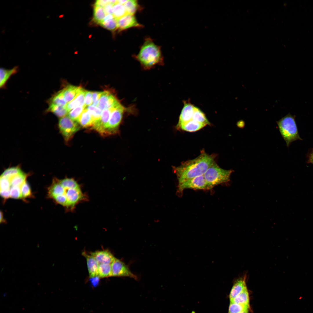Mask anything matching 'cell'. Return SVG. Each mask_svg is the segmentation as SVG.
<instances>
[{"mask_svg":"<svg viewBox=\"0 0 313 313\" xmlns=\"http://www.w3.org/2000/svg\"><path fill=\"white\" fill-rule=\"evenodd\" d=\"M21 171L19 167L9 168L5 170L1 176L9 178L19 173Z\"/></svg>","mask_w":313,"mask_h":313,"instance_id":"34","label":"cell"},{"mask_svg":"<svg viewBox=\"0 0 313 313\" xmlns=\"http://www.w3.org/2000/svg\"><path fill=\"white\" fill-rule=\"evenodd\" d=\"M21 187L19 186L10 187L9 189L10 197L15 199L22 198L21 192Z\"/></svg>","mask_w":313,"mask_h":313,"instance_id":"36","label":"cell"},{"mask_svg":"<svg viewBox=\"0 0 313 313\" xmlns=\"http://www.w3.org/2000/svg\"><path fill=\"white\" fill-rule=\"evenodd\" d=\"M114 1L113 0H97L95 2V6H98L104 7L108 4L113 5Z\"/></svg>","mask_w":313,"mask_h":313,"instance_id":"41","label":"cell"},{"mask_svg":"<svg viewBox=\"0 0 313 313\" xmlns=\"http://www.w3.org/2000/svg\"><path fill=\"white\" fill-rule=\"evenodd\" d=\"M114 5L108 4L104 7V10L106 15L113 14V6Z\"/></svg>","mask_w":313,"mask_h":313,"instance_id":"42","label":"cell"},{"mask_svg":"<svg viewBox=\"0 0 313 313\" xmlns=\"http://www.w3.org/2000/svg\"><path fill=\"white\" fill-rule=\"evenodd\" d=\"M83 89L81 87L72 85H68L63 89L62 90L67 103L74 99Z\"/></svg>","mask_w":313,"mask_h":313,"instance_id":"16","label":"cell"},{"mask_svg":"<svg viewBox=\"0 0 313 313\" xmlns=\"http://www.w3.org/2000/svg\"><path fill=\"white\" fill-rule=\"evenodd\" d=\"M92 92L85 90V106L86 107L92 105Z\"/></svg>","mask_w":313,"mask_h":313,"instance_id":"40","label":"cell"},{"mask_svg":"<svg viewBox=\"0 0 313 313\" xmlns=\"http://www.w3.org/2000/svg\"><path fill=\"white\" fill-rule=\"evenodd\" d=\"M230 302H232L242 305L249 306V294L247 288H245Z\"/></svg>","mask_w":313,"mask_h":313,"instance_id":"25","label":"cell"},{"mask_svg":"<svg viewBox=\"0 0 313 313\" xmlns=\"http://www.w3.org/2000/svg\"><path fill=\"white\" fill-rule=\"evenodd\" d=\"M27 176L28 175L22 171L13 176L9 178H7L9 181L10 187L11 186L21 187L26 181V180Z\"/></svg>","mask_w":313,"mask_h":313,"instance_id":"21","label":"cell"},{"mask_svg":"<svg viewBox=\"0 0 313 313\" xmlns=\"http://www.w3.org/2000/svg\"><path fill=\"white\" fill-rule=\"evenodd\" d=\"M240 313H248V310H246Z\"/></svg>","mask_w":313,"mask_h":313,"instance_id":"48","label":"cell"},{"mask_svg":"<svg viewBox=\"0 0 313 313\" xmlns=\"http://www.w3.org/2000/svg\"><path fill=\"white\" fill-rule=\"evenodd\" d=\"M85 90H82L72 101L67 103L65 107L69 111L76 108L85 105Z\"/></svg>","mask_w":313,"mask_h":313,"instance_id":"19","label":"cell"},{"mask_svg":"<svg viewBox=\"0 0 313 313\" xmlns=\"http://www.w3.org/2000/svg\"><path fill=\"white\" fill-rule=\"evenodd\" d=\"M124 6L127 14L134 15L137 10L138 4L137 0H128Z\"/></svg>","mask_w":313,"mask_h":313,"instance_id":"31","label":"cell"},{"mask_svg":"<svg viewBox=\"0 0 313 313\" xmlns=\"http://www.w3.org/2000/svg\"><path fill=\"white\" fill-rule=\"evenodd\" d=\"M0 190H9L10 183L9 180L6 177L0 176Z\"/></svg>","mask_w":313,"mask_h":313,"instance_id":"38","label":"cell"},{"mask_svg":"<svg viewBox=\"0 0 313 313\" xmlns=\"http://www.w3.org/2000/svg\"><path fill=\"white\" fill-rule=\"evenodd\" d=\"M1 196L4 199H7L10 197V190H0Z\"/></svg>","mask_w":313,"mask_h":313,"instance_id":"43","label":"cell"},{"mask_svg":"<svg viewBox=\"0 0 313 313\" xmlns=\"http://www.w3.org/2000/svg\"><path fill=\"white\" fill-rule=\"evenodd\" d=\"M48 195L58 203L71 211L77 204L87 199L79 184L72 178L54 179L48 188Z\"/></svg>","mask_w":313,"mask_h":313,"instance_id":"1","label":"cell"},{"mask_svg":"<svg viewBox=\"0 0 313 313\" xmlns=\"http://www.w3.org/2000/svg\"><path fill=\"white\" fill-rule=\"evenodd\" d=\"M127 14L124 5L116 3L113 6V15L117 20Z\"/></svg>","mask_w":313,"mask_h":313,"instance_id":"29","label":"cell"},{"mask_svg":"<svg viewBox=\"0 0 313 313\" xmlns=\"http://www.w3.org/2000/svg\"><path fill=\"white\" fill-rule=\"evenodd\" d=\"M18 67L16 66L11 69L1 68L0 71V87L4 88L7 81L12 75L18 72Z\"/></svg>","mask_w":313,"mask_h":313,"instance_id":"20","label":"cell"},{"mask_svg":"<svg viewBox=\"0 0 313 313\" xmlns=\"http://www.w3.org/2000/svg\"><path fill=\"white\" fill-rule=\"evenodd\" d=\"M249 306L230 302L228 313H240L249 310Z\"/></svg>","mask_w":313,"mask_h":313,"instance_id":"30","label":"cell"},{"mask_svg":"<svg viewBox=\"0 0 313 313\" xmlns=\"http://www.w3.org/2000/svg\"><path fill=\"white\" fill-rule=\"evenodd\" d=\"M206 125L191 120L181 125L178 128L186 131L192 132L199 130Z\"/></svg>","mask_w":313,"mask_h":313,"instance_id":"22","label":"cell"},{"mask_svg":"<svg viewBox=\"0 0 313 313\" xmlns=\"http://www.w3.org/2000/svg\"><path fill=\"white\" fill-rule=\"evenodd\" d=\"M78 123L68 115L60 118L58 126L65 142H68L80 128Z\"/></svg>","mask_w":313,"mask_h":313,"instance_id":"6","label":"cell"},{"mask_svg":"<svg viewBox=\"0 0 313 313\" xmlns=\"http://www.w3.org/2000/svg\"><path fill=\"white\" fill-rule=\"evenodd\" d=\"M118 102L116 97L109 92L103 91L99 100L97 107L103 111L109 108Z\"/></svg>","mask_w":313,"mask_h":313,"instance_id":"12","label":"cell"},{"mask_svg":"<svg viewBox=\"0 0 313 313\" xmlns=\"http://www.w3.org/2000/svg\"><path fill=\"white\" fill-rule=\"evenodd\" d=\"M85 105L76 108L69 111L68 116L72 120L77 122L79 118L85 108Z\"/></svg>","mask_w":313,"mask_h":313,"instance_id":"32","label":"cell"},{"mask_svg":"<svg viewBox=\"0 0 313 313\" xmlns=\"http://www.w3.org/2000/svg\"><path fill=\"white\" fill-rule=\"evenodd\" d=\"M86 108L91 114L94 119V122L100 118L102 111L98 107L91 105L86 107Z\"/></svg>","mask_w":313,"mask_h":313,"instance_id":"33","label":"cell"},{"mask_svg":"<svg viewBox=\"0 0 313 313\" xmlns=\"http://www.w3.org/2000/svg\"><path fill=\"white\" fill-rule=\"evenodd\" d=\"M106 15L103 7L94 5L93 18L96 22L100 24L103 21Z\"/></svg>","mask_w":313,"mask_h":313,"instance_id":"28","label":"cell"},{"mask_svg":"<svg viewBox=\"0 0 313 313\" xmlns=\"http://www.w3.org/2000/svg\"><path fill=\"white\" fill-rule=\"evenodd\" d=\"M48 104H52L63 107H65L67 103L62 90L54 94L48 100Z\"/></svg>","mask_w":313,"mask_h":313,"instance_id":"23","label":"cell"},{"mask_svg":"<svg viewBox=\"0 0 313 313\" xmlns=\"http://www.w3.org/2000/svg\"><path fill=\"white\" fill-rule=\"evenodd\" d=\"M77 122L84 128L93 126L94 120L91 114L85 108L79 118Z\"/></svg>","mask_w":313,"mask_h":313,"instance_id":"18","label":"cell"},{"mask_svg":"<svg viewBox=\"0 0 313 313\" xmlns=\"http://www.w3.org/2000/svg\"><path fill=\"white\" fill-rule=\"evenodd\" d=\"M192 120L206 125L210 123L204 113L196 107H194Z\"/></svg>","mask_w":313,"mask_h":313,"instance_id":"27","label":"cell"},{"mask_svg":"<svg viewBox=\"0 0 313 313\" xmlns=\"http://www.w3.org/2000/svg\"><path fill=\"white\" fill-rule=\"evenodd\" d=\"M194 107L190 103H185L179 116L177 128L192 120Z\"/></svg>","mask_w":313,"mask_h":313,"instance_id":"14","label":"cell"},{"mask_svg":"<svg viewBox=\"0 0 313 313\" xmlns=\"http://www.w3.org/2000/svg\"><path fill=\"white\" fill-rule=\"evenodd\" d=\"M92 285L95 287L99 283L100 278L97 276L93 277L90 278Z\"/></svg>","mask_w":313,"mask_h":313,"instance_id":"44","label":"cell"},{"mask_svg":"<svg viewBox=\"0 0 313 313\" xmlns=\"http://www.w3.org/2000/svg\"><path fill=\"white\" fill-rule=\"evenodd\" d=\"M245 276L239 279L234 283L230 294V301L241 292L247 287Z\"/></svg>","mask_w":313,"mask_h":313,"instance_id":"17","label":"cell"},{"mask_svg":"<svg viewBox=\"0 0 313 313\" xmlns=\"http://www.w3.org/2000/svg\"><path fill=\"white\" fill-rule=\"evenodd\" d=\"M125 109L121 104L112 112L103 135L113 134L116 133L122 119Z\"/></svg>","mask_w":313,"mask_h":313,"instance_id":"7","label":"cell"},{"mask_svg":"<svg viewBox=\"0 0 313 313\" xmlns=\"http://www.w3.org/2000/svg\"><path fill=\"white\" fill-rule=\"evenodd\" d=\"M136 58L142 66L147 68L152 67L162 61L160 47L149 38L145 39Z\"/></svg>","mask_w":313,"mask_h":313,"instance_id":"3","label":"cell"},{"mask_svg":"<svg viewBox=\"0 0 313 313\" xmlns=\"http://www.w3.org/2000/svg\"><path fill=\"white\" fill-rule=\"evenodd\" d=\"M82 255L85 258L89 277H93L98 276L99 264L94 258L91 254L83 252Z\"/></svg>","mask_w":313,"mask_h":313,"instance_id":"15","label":"cell"},{"mask_svg":"<svg viewBox=\"0 0 313 313\" xmlns=\"http://www.w3.org/2000/svg\"><path fill=\"white\" fill-rule=\"evenodd\" d=\"M117 28L122 30L132 27H141L142 26L137 21L134 15L126 14L117 20Z\"/></svg>","mask_w":313,"mask_h":313,"instance_id":"11","label":"cell"},{"mask_svg":"<svg viewBox=\"0 0 313 313\" xmlns=\"http://www.w3.org/2000/svg\"><path fill=\"white\" fill-rule=\"evenodd\" d=\"M309 162L313 164V152L310 155Z\"/></svg>","mask_w":313,"mask_h":313,"instance_id":"45","label":"cell"},{"mask_svg":"<svg viewBox=\"0 0 313 313\" xmlns=\"http://www.w3.org/2000/svg\"><path fill=\"white\" fill-rule=\"evenodd\" d=\"M233 171L232 170L223 169L214 162L203 175L207 183V190H210L215 186L229 181Z\"/></svg>","mask_w":313,"mask_h":313,"instance_id":"5","label":"cell"},{"mask_svg":"<svg viewBox=\"0 0 313 313\" xmlns=\"http://www.w3.org/2000/svg\"><path fill=\"white\" fill-rule=\"evenodd\" d=\"M112 276L128 277L137 280V275L132 273L128 266L121 260L115 258L111 264Z\"/></svg>","mask_w":313,"mask_h":313,"instance_id":"9","label":"cell"},{"mask_svg":"<svg viewBox=\"0 0 313 313\" xmlns=\"http://www.w3.org/2000/svg\"><path fill=\"white\" fill-rule=\"evenodd\" d=\"M21 192L22 198H25L30 197L31 195V192L30 186L26 181L21 187Z\"/></svg>","mask_w":313,"mask_h":313,"instance_id":"37","label":"cell"},{"mask_svg":"<svg viewBox=\"0 0 313 313\" xmlns=\"http://www.w3.org/2000/svg\"><path fill=\"white\" fill-rule=\"evenodd\" d=\"M127 1V0H117V3L121 5H124L125 3V2H126Z\"/></svg>","mask_w":313,"mask_h":313,"instance_id":"46","label":"cell"},{"mask_svg":"<svg viewBox=\"0 0 313 313\" xmlns=\"http://www.w3.org/2000/svg\"><path fill=\"white\" fill-rule=\"evenodd\" d=\"M98 276L100 278L112 276L111 264H99Z\"/></svg>","mask_w":313,"mask_h":313,"instance_id":"26","label":"cell"},{"mask_svg":"<svg viewBox=\"0 0 313 313\" xmlns=\"http://www.w3.org/2000/svg\"><path fill=\"white\" fill-rule=\"evenodd\" d=\"M90 254L94 258L99 264H111L116 258L110 251L107 250L97 251Z\"/></svg>","mask_w":313,"mask_h":313,"instance_id":"13","label":"cell"},{"mask_svg":"<svg viewBox=\"0 0 313 313\" xmlns=\"http://www.w3.org/2000/svg\"><path fill=\"white\" fill-rule=\"evenodd\" d=\"M100 25L106 29L114 31L117 28V19L115 18L107 21H102Z\"/></svg>","mask_w":313,"mask_h":313,"instance_id":"35","label":"cell"},{"mask_svg":"<svg viewBox=\"0 0 313 313\" xmlns=\"http://www.w3.org/2000/svg\"><path fill=\"white\" fill-rule=\"evenodd\" d=\"M276 122L280 132L287 147L292 142L301 139L294 116L288 114Z\"/></svg>","mask_w":313,"mask_h":313,"instance_id":"4","label":"cell"},{"mask_svg":"<svg viewBox=\"0 0 313 313\" xmlns=\"http://www.w3.org/2000/svg\"><path fill=\"white\" fill-rule=\"evenodd\" d=\"M46 111L52 112L60 118L67 116L69 112L65 107L52 104H49V107Z\"/></svg>","mask_w":313,"mask_h":313,"instance_id":"24","label":"cell"},{"mask_svg":"<svg viewBox=\"0 0 313 313\" xmlns=\"http://www.w3.org/2000/svg\"><path fill=\"white\" fill-rule=\"evenodd\" d=\"M121 105H115L108 109L103 110L100 118L94 122L93 128L103 135L105 128L108 123L112 112Z\"/></svg>","mask_w":313,"mask_h":313,"instance_id":"10","label":"cell"},{"mask_svg":"<svg viewBox=\"0 0 313 313\" xmlns=\"http://www.w3.org/2000/svg\"><path fill=\"white\" fill-rule=\"evenodd\" d=\"M214 162L213 156L203 151L197 158L184 162L180 166L174 167V172L177 176L178 183L203 175Z\"/></svg>","mask_w":313,"mask_h":313,"instance_id":"2","label":"cell"},{"mask_svg":"<svg viewBox=\"0 0 313 313\" xmlns=\"http://www.w3.org/2000/svg\"><path fill=\"white\" fill-rule=\"evenodd\" d=\"M102 92H92V105L97 107L99 100Z\"/></svg>","mask_w":313,"mask_h":313,"instance_id":"39","label":"cell"},{"mask_svg":"<svg viewBox=\"0 0 313 313\" xmlns=\"http://www.w3.org/2000/svg\"><path fill=\"white\" fill-rule=\"evenodd\" d=\"M207 190V184L204 175L197 176L178 183V191L182 193L186 189Z\"/></svg>","mask_w":313,"mask_h":313,"instance_id":"8","label":"cell"},{"mask_svg":"<svg viewBox=\"0 0 313 313\" xmlns=\"http://www.w3.org/2000/svg\"><path fill=\"white\" fill-rule=\"evenodd\" d=\"M0 223H2H2L4 222L5 221H4V220H3V213L1 211V212H0Z\"/></svg>","mask_w":313,"mask_h":313,"instance_id":"47","label":"cell"}]
</instances>
